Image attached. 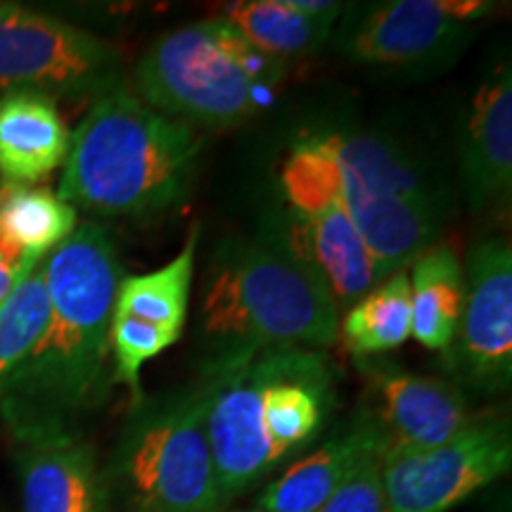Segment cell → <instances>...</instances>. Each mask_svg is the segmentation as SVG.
<instances>
[{
    "label": "cell",
    "instance_id": "7402d4cb",
    "mask_svg": "<svg viewBox=\"0 0 512 512\" xmlns=\"http://www.w3.org/2000/svg\"><path fill=\"white\" fill-rule=\"evenodd\" d=\"M223 19L256 48L278 60L318 50L332 34V22L306 15L297 0L235 3Z\"/></svg>",
    "mask_w": 512,
    "mask_h": 512
},
{
    "label": "cell",
    "instance_id": "44dd1931",
    "mask_svg": "<svg viewBox=\"0 0 512 512\" xmlns=\"http://www.w3.org/2000/svg\"><path fill=\"white\" fill-rule=\"evenodd\" d=\"M411 337V280L401 271L382 280L349 306L339 320L337 339L354 356H373L401 347Z\"/></svg>",
    "mask_w": 512,
    "mask_h": 512
},
{
    "label": "cell",
    "instance_id": "ac0fdd59",
    "mask_svg": "<svg viewBox=\"0 0 512 512\" xmlns=\"http://www.w3.org/2000/svg\"><path fill=\"white\" fill-rule=\"evenodd\" d=\"M72 204L48 188L0 183V261L27 275L79 228Z\"/></svg>",
    "mask_w": 512,
    "mask_h": 512
},
{
    "label": "cell",
    "instance_id": "d6986e66",
    "mask_svg": "<svg viewBox=\"0 0 512 512\" xmlns=\"http://www.w3.org/2000/svg\"><path fill=\"white\" fill-rule=\"evenodd\" d=\"M411 337L446 351L458 335L465 306V271L456 249L437 242L411 264Z\"/></svg>",
    "mask_w": 512,
    "mask_h": 512
},
{
    "label": "cell",
    "instance_id": "5b68a950",
    "mask_svg": "<svg viewBox=\"0 0 512 512\" xmlns=\"http://www.w3.org/2000/svg\"><path fill=\"white\" fill-rule=\"evenodd\" d=\"M313 138L335 159L344 202L380 283L437 245L446 221L444 195L399 145L361 131H323Z\"/></svg>",
    "mask_w": 512,
    "mask_h": 512
},
{
    "label": "cell",
    "instance_id": "ba28073f",
    "mask_svg": "<svg viewBox=\"0 0 512 512\" xmlns=\"http://www.w3.org/2000/svg\"><path fill=\"white\" fill-rule=\"evenodd\" d=\"M280 188L294 216L292 249L330 287L337 306H351L380 283L373 256L344 202L342 176L330 152L309 136L292 145Z\"/></svg>",
    "mask_w": 512,
    "mask_h": 512
},
{
    "label": "cell",
    "instance_id": "603a6c76",
    "mask_svg": "<svg viewBox=\"0 0 512 512\" xmlns=\"http://www.w3.org/2000/svg\"><path fill=\"white\" fill-rule=\"evenodd\" d=\"M48 311L46 261H41L0 304V389L34 351L46 330Z\"/></svg>",
    "mask_w": 512,
    "mask_h": 512
},
{
    "label": "cell",
    "instance_id": "277c9868",
    "mask_svg": "<svg viewBox=\"0 0 512 512\" xmlns=\"http://www.w3.org/2000/svg\"><path fill=\"white\" fill-rule=\"evenodd\" d=\"M207 370L268 349H328L339 306L304 256L268 242L230 240L211 259L202 299Z\"/></svg>",
    "mask_w": 512,
    "mask_h": 512
},
{
    "label": "cell",
    "instance_id": "ffe728a7",
    "mask_svg": "<svg viewBox=\"0 0 512 512\" xmlns=\"http://www.w3.org/2000/svg\"><path fill=\"white\" fill-rule=\"evenodd\" d=\"M197 242H200V226L195 223L190 228L183 249L176 254L171 264L145 275H126V278H121L112 311L157 325V328L169 330L181 337L185 318H188Z\"/></svg>",
    "mask_w": 512,
    "mask_h": 512
},
{
    "label": "cell",
    "instance_id": "484cf974",
    "mask_svg": "<svg viewBox=\"0 0 512 512\" xmlns=\"http://www.w3.org/2000/svg\"><path fill=\"white\" fill-rule=\"evenodd\" d=\"M29 275V273H27ZM24 275H19L15 268H10L5 261H0V304L10 297V292L15 290V285L22 280Z\"/></svg>",
    "mask_w": 512,
    "mask_h": 512
},
{
    "label": "cell",
    "instance_id": "5bb4252c",
    "mask_svg": "<svg viewBox=\"0 0 512 512\" xmlns=\"http://www.w3.org/2000/svg\"><path fill=\"white\" fill-rule=\"evenodd\" d=\"M460 178L472 209L510 200L512 74L501 64L479 83L460 128Z\"/></svg>",
    "mask_w": 512,
    "mask_h": 512
},
{
    "label": "cell",
    "instance_id": "4316f807",
    "mask_svg": "<svg viewBox=\"0 0 512 512\" xmlns=\"http://www.w3.org/2000/svg\"><path fill=\"white\" fill-rule=\"evenodd\" d=\"M252 512H261V510H252Z\"/></svg>",
    "mask_w": 512,
    "mask_h": 512
},
{
    "label": "cell",
    "instance_id": "8992f818",
    "mask_svg": "<svg viewBox=\"0 0 512 512\" xmlns=\"http://www.w3.org/2000/svg\"><path fill=\"white\" fill-rule=\"evenodd\" d=\"M112 477L128 512H219L228 503L211 458L202 382L136 403Z\"/></svg>",
    "mask_w": 512,
    "mask_h": 512
},
{
    "label": "cell",
    "instance_id": "9c48e42d",
    "mask_svg": "<svg viewBox=\"0 0 512 512\" xmlns=\"http://www.w3.org/2000/svg\"><path fill=\"white\" fill-rule=\"evenodd\" d=\"M124 60L91 31L19 3H0V91L86 98L119 86Z\"/></svg>",
    "mask_w": 512,
    "mask_h": 512
},
{
    "label": "cell",
    "instance_id": "30bf717a",
    "mask_svg": "<svg viewBox=\"0 0 512 512\" xmlns=\"http://www.w3.org/2000/svg\"><path fill=\"white\" fill-rule=\"evenodd\" d=\"M382 482L389 512H448L512 465L510 420L475 415L456 437L422 451H384Z\"/></svg>",
    "mask_w": 512,
    "mask_h": 512
},
{
    "label": "cell",
    "instance_id": "7a4b0ae2",
    "mask_svg": "<svg viewBox=\"0 0 512 512\" xmlns=\"http://www.w3.org/2000/svg\"><path fill=\"white\" fill-rule=\"evenodd\" d=\"M332 370L316 349H268L204 370L207 437L228 503L316 437L332 403Z\"/></svg>",
    "mask_w": 512,
    "mask_h": 512
},
{
    "label": "cell",
    "instance_id": "d4e9b609",
    "mask_svg": "<svg viewBox=\"0 0 512 512\" xmlns=\"http://www.w3.org/2000/svg\"><path fill=\"white\" fill-rule=\"evenodd\" d=\"M382 453L370 456L320 505L318 512H389L382 482Z\"/></svg>",
    "mask_w": 512,
    "mask_h": 512
},
{
    "label": "cell",
    "instance_id": "8fae6325",
    "mask_svg": "<svg viewBox=\"0 0 512 512\" xmlns=\"http://www.w3.org/2000/svg\"><path fill=\"white\" fill-rule=\"evenodd\" d=\"M489 10L482 0H382L349 12L337 46L363 64H430L456 48L467 24Z\"/></svg>",
    "mask_w": 512,
    "mask_h": 512
},
{
    "label": "cell",
    "instance_id": "2e32d148",
    "mask_svg": "<svg viewBox=\"0 0 512 512\" xmlns=\"http://www.w3.org/2000/svg\"><path fill=\"white\" fill-rule=\"evenodd\" d=\"M384 451L380 427L373 418L356 420L309 456L292 463L259 496L261 512H318L370 456Z\"/></svg>",
    "mask_w": 512,
    "mask_h": 512
},
{
    "label": "cell",
    "instance_id": "7c38bea8",
    "mask_svg": "<svg viewBox=\"0 0 512 512\" xmlns=\"http://www.w3.org/2000/svg\"><path fill=\"white\" fill-rule=\"evenodd\" d=\"M453 354L460 375L484 392H505L512 377V249L482 240L467 256L465 306Z\"/></svg>",
    "mask_w": 512,
    "mask_h": 512
},
{
    "label": "cell",
    "instance_id": "4fadbf2b",
    "mask_svg": "<svg viewBox=\"0 0 512 512\" xmlns=\"http://www.w3.org/2000/svg\"><path fill=\"white\" fill-rule=\"evenodd\" d=\"M373 387L380 396V413L373 420L382 432L384 451L439 446L475 418L456 384L439 377L384 366L373 373Z\"/></svg>",
    "mask_w": 512,
    "mask_h": 512
},
{
    "label": "cell",
    "instance_id": "52a82bcc",
    "mask_svg": "<svg viewBox=\"0 0 512 512\" xmlns=\"http://www.w3.org/2000/svg\"><path fill=\"white\" fill-rule=\"evenodd\" d=\"M138 98L183 124L238 126L271 102L226 46V22L207 19L166 31L136 67Z\"/></svg>",
    "mask_w": 512,
    "mask_h": 512
},
{
    "label": "cell",
    "instance_id": "e0dca14e",
    "mask_svg": "<svg viewBox=\"0 0 512 512\" xmlns=\"http://www.w3.org/2000/svg\"><path fill=\"white\" fill-rule=\"evenodd\" d=\"M69 133L55 100L15 91L0 98V178L36 185L64 164Z\"/></svg>",
    "mask_w": 512,
    "mask_h": 512
},
{
    "label": "cell",
    "instance_id": "3957f363",
    "mask_svg": "<svg viewBox=\"0 0 512 512\" xmlns=\"http://www.w3.org/2000/svg\"><path fill=\"white\" fill-rule=\"evenodd\" d=\"M202 140L124 83L93 100L69 140L60 200L105 216H147L188 195Z\"/></svg>",
    "mask_w": 512,
    "mask_h": 512
},
{
    "label": "cell",
    "instance_id": "6da1fadb",
    "mask_svg": "<svg viewBox=\"0 0 512 512\" xmlns=\"http://www.w3.org/2000/svg\"><path fill=\"white\" fill-rule=\"evenodd\" d=\"M121 261L100 223H83L46 259L48 323L27 361L0 389L15 437L69 430L110 394V320Z\"/></svg>",
    "mask_w": 512,
    "mask_h": 512
},
{
    "label": "cell",
    "instance_id": "9a60e30c",
    "mask_svg": "<svg viewBox=\"0 0 512 512\" xmlns=\"http://www.w3.org/2000/svg\"><path fill=\"white\" fill-rule=\"evenodd\" d=\"M22 512H105L107 489L93 448L72 430L19 437Z\"/></svg>",
    "mask_w": 512,
    "mask_h": 512
},
{
    "label": "cell",
    "instance_id": "cb8c5ba5",
    "mask_svg": "<svg viewBox=\"0 0 512 512\" xmlns=\"http://www.w3.org/2000/svg\"><path fill=\"white\" fill-rule=\"evenodd\" d=\"M178 335L143 320L114 313L110 320V354L114 356V382L126 384L133 394V403L143 401L140 389V370L150 358L174 347Z\"/></svg>",
    "mask_w": 512,
    "mask_h": 512
}]
</instances>
